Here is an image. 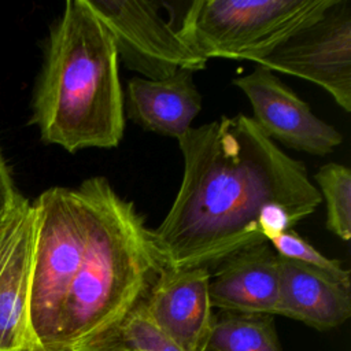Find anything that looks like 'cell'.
Masks as SVG:
<instances>
[{"mask_svg":"<svg viewBox=\"0 0 351 351\" xmlns=\"http://www.w3.org/2000/svg\"><path fill=\"white\" fill-rule=\"evenodd\" d=\"M32 207V350L82 351L138 306L165 269L152 229L101 176L49 188Z\"/></svg>","mask_w":351,"mask_h":351,"instance_id":"1","label":"cell"},{"mask_svg":"<svg viewBox=\"0 0 351 351\" xmlns=\"http://www.w3.org/2000/svg\"><path fill=\"white\" fill-rule=\"evenodd\" d=\"M184 173L152 236L165 269H213L267 243L263 210L285 204L308 217L322 203L304 163L285 154L251 117L237 114L191 128L177 140Z\"/></svg>","mask_w":351,"mask_h":351,"instance_id":"2","label":"cell"},{"mask_svg":"<svg viewBox=\"0 0 351 351\" xmlns=\"http://www.w3.org/2000/svg\"><path fill=\"white\" fill-rule=\"evenodd\" d=\"M41 140L69 152L114 148L125 132V95L111 34L86 0H69L51 27L33 97Z\"/></svg>","mask_w":351,"mask_h":351,"instance_id":"3","label":"cell"},{"mask_svg":"<svg viewBox=\"0 0 351 351\" xmlns=\"http://www.w3.org/2000/svg\"><path fill=\"white\" fill-rule=\"evenodd\" d=\"M335 0H196L178 26L203 59H265L281 43L319 19Z\"/></svg>","mask_w":351,"mask_h":351,"instance_id":"4","label":"cell"},{"mask_svg":"<svg viewBox=\"0 0 351 351\" xmlns=\"http://www.w3.org/2000/svg\"><path fill=\"white\" fill-rule=\"evenodd\" d=\"M106 26L122 64L147 80L170 77L180 69L199 71L207 64L166 22L163 3L143 0H86Z\"/></svg>","mask_w":351,"mask_h":351,"instance_id":"5","label":"cell"},{"mask_svg":"<svg viewBox=\"0 0 351 351\" xmlns=\"http://www.w3.org/2000/svg\"><path fill=\"white\" fill-rule=\"evenodd\" d=\"M256 64L307 80L351 111V1L335 0L324 15L300 29Z\"/></svg>","mask_w":351,"mask_h":351,"instance_id":"6","label":"cell"},{"mask_svg":"<svg viewBox=\"0 0 351 351\" xmlns=\"http://www.w3.org/2000/svg\"><path fill=\"white\" fill-rule=\"evenodd\" d=\"M232 84L247 96L254 122L270 140L317 156L333 152L343 143L341 133L318 118L274 71L256 64Z\"/></svg>","mask_w":351,"mask_h":351,"instance_id":"7","label":"cell"},{"mask_svg":"<svg viewBox=\"0 0 351 351\" xmlns=\"http://www.w3.org/2000/svg\"><path fill=\"white\" fill-rule=\"evenodd\" d=\"M210 269H163L141 306L148 318L184 351H204L214 314Z\"/></svg>","mask_w":351,"mask_h":351,"instance_id":"8","label":"cell"},{"mask_svg":"<svg viewBox=\"0 0 351 351\" xmlns=\"http://www.w3.org/2000/svg\"><path fill=\"white\" fill-rule=\"evenodd\" d=\"M213 269L208 281L213 308L278 315L280 258L267 243L234 252Z\"/></svg>","mask_w":351,"mask_h":351,"instance_id":"9","label":"cell"},{"mask_svg":"<svg viewBox=\"0 0 351 351\" xmlns=\"http://www.w3.org/2000/svg\"><path fill=\"white\" fill-rule=\"evenodd\" d=\"M202 110V95L193 71L180 69L162 80L134 77L128 81L125 111L129 119L148 132L178 140Z\"/></svg>","mask_w":351,"mask_h":351,"instance_id":"10","label":"cell"},{"mask_svg":"<svg viewBox=\"0 0 351 351\" xmlns=\"http://www.w3.org/2000/svg\"><path fill=\"white\" fill-rule=\"evenodd\" d=\"M280 274L278 315L300 321L318 330L340 326L350 318L351 285L284 258H280Z\"/></svg>","mask_w":351,"mask_h":351,"instance_id":"11","label":"cell"},{"mask_svg":"<svg viewBox=\"0 0 351 351\" xmlns=\"http://www.w3.org/2000/svg\"><path fill=\"white\" fill-rule=\"evenodd\" d=\"M33 250L32 203L0 256V351H30L29 278Z\"/></svg>","mask_w":351,"mask_h":351,"instance_id":"12","label":"cell"},{"mask_svg":"<svg viewBox=\"0 0 351 351\" xmlns=\"http://www.w3.org/2000/svg\"><path fill=\"white\" fill-rule=\"evenodd\" d=\"M204 351H282L273 315L222 311L214 324Z\"/></svg>","mask_w":351,"mask_h":351,"instance_id":"13","label":"cell"},{"mask_svg":"<svg viewBox=\"0 0 351 351\" xmlns=\"http://www.w3.org/2000/svg\"><path fill=\"white\" fill-rule=\"evenodd\" d=\"M82 351H184L145 314L141 303Z\"/></svg>","mask_w":351,"mask_h":351,"instance_id":"14","label":"cell"},{"mask_svg":"<svg viewBox=\"0 0 351 351\" xmlns=\"http://www.w3.org/2000/svg\"><path fill=\"white\" fill-rule=\"evenodd\" d=\"M322 200L326 203V229L339 239H351V170L330 162L314 176Z\"/></svg>","mask_w":351,"mask_h":351,"instance_id":"15","label":"cell"},{"mask_svg":"<svg viewBox=\"0 0 351 351\" xmlns=\"http://www.w3.org/2000/svg\"><path fill=\"white\" fill-rule=\"evenodd\" d=\"M269 241L280 258L314 267L343 284L351 285L350 271L341 266V262L325 256L293 229L285 230Z\"/></svg>","mask_w":351,"mask_h":351,"instance_id":"16","label":"cell"},{"mask_svg":"<svg viewBox=\"0 0 351 351\" xmlns=\"http://www.w3.org/2000/svg\"><path fill=\"white\" fill-rule=\"evenodd\" d=\"M26 199L16 191L8 167L0 155V219L18 208Z\"/></svg>","mask_w":351,"mask_h":351,"instance_id":"17","label":"cell"},{"mask_svg":"<svg viewBox=\"0 0 351 351\" xmlns=\"http://www.w3.org/2000/svg\"><path fill=\"white\" fill-rule=\"evenodd\" d=\"M30 203L27 200H25L18 208H15L12 213H10L7 217H4L3 219H0V256L3 255L5 245L12 234V232L15 230L21 217L23 215L25 210L27 208Z\"/></svg>","mask_w":351,"mask_h":351,"instance_id":"18","label":"cell"},{"mask_svg":"<svg viewBox=\"0 0 351 351\" xmlns=\"http://www.w3.org/2000/svg\"><path fill=\"white\" fill-rule=\"evenodd\" d=\"M32 351H51V350H43V348H33Z\"/></svg>","mask_w":351,"mask_h":351,"instance_id":"19","label":"cell"}]
</instances>
